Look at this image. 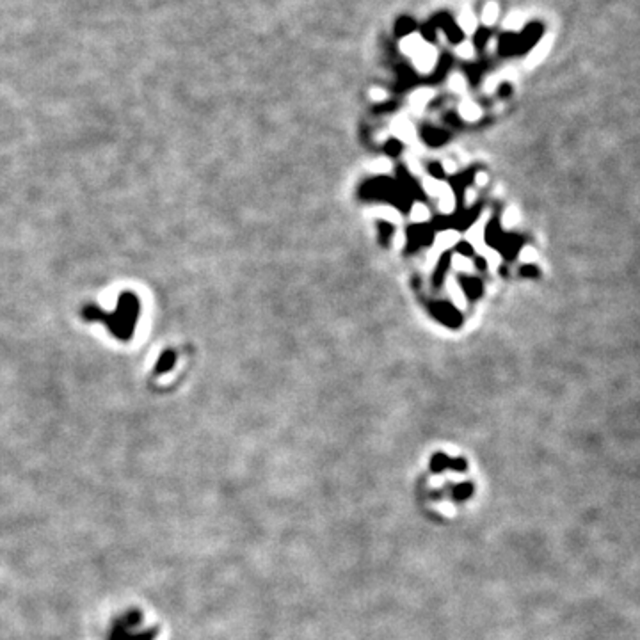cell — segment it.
<instances>
[{
	"mask_svg": "<svg viewBox=\"0 0 640 640\" xmlns=\"http://www.w3.org/2000/svg\"><path fill=\"white\" fill-rule=\"evenodd\" d=\"M141 315V303L139 297L132 292H123L118 297V303L114 306V310L105 312L104 308L96 306V304H89L82 310V317L88 322H102L104 326H107L109 331L112 333V336H116L118 340L128 342L134 336L136 331L137 320Z\"/></svg>",
	"mask_w": 640,
	"mask_h": 640,
	"instance_id": "1",
	"label": "cell"
},
{
	"mask_svg": "<svg viewBox=\"0 0 640 640\" xmlns=\"http://www.w3.org/2000/svg\"><path fill=\"white\" fill-rule=\"evenodd\" d=\"M155 637L157 628L146 623L137 610L121 614L109 630V640H155Z\"/></svg>",
	"mask_w": 640,
	"mask_h": 640,
	"instance_id": "2",
	"label": "cell"
},
{
	"mask_svg": "<svg viewBox=\"0 0 640 640\" xmlns=\"http://www.w3.org/2000/svg\"><path fill=\"white\" fill-rule=\"evenodd\" d=\"M175 352H164V354H162V356H160V360H159V363H157V367H155V372L157 374H166V372H169V370H171V367L173 365H175Z\"/></svg>",
	"mask_w": 640,
	"mask_h": 640,
	"instance_id": "3",
	"label": "cell"
}]
</instances>
